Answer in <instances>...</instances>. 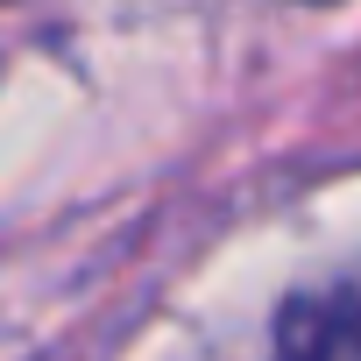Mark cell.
<instances>
[{
  "label": "cell",
  "mask_w": 361,
  "mask_h": 361,
  "mask_svg": "<svg viewBox=\"0 0 361 361\" xmlns=\"http://www.w3.org/2000/svg\"><path fill=\"white\" fill-rule=\"evenodd\" d=\"M290 361H361V298H333L319 319H298Z\"/></svg>",
  "instance_id": "6da1fadb"
}]
</instances>
